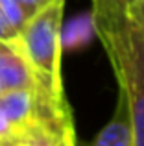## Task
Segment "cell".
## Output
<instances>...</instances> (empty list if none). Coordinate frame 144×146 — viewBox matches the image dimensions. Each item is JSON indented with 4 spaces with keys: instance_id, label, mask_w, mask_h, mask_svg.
<instances>
[{
    "instance_id": "obj_8",
    "label": "cell",
    "mask_w": 144,
    "mask_h": 146,
    "mask_svg": "<svg viewBox=\"0 0 144 146\" xmlns=\"http://www.w3.org/2000/svg\"><path fill=\"white\" fill-rule=\"evenodd\" d=\"M17 143H18V131L9 122V118L4 115V111L0 109V146L17 144Z\"/></svg>"
},
{
    "instance_id": "obj_1",
    "label": "cell",
    "mask_w": 144,
    "mask_h": 146,
    "mask_svg": "<svg viewBox=\"0 0 144 146\" xmlns=\"http://www.w3.org/2000/svg\"><path fill=\"white\" fill-rule=\"evenodd\" d=\"M90 17L129 109L135 146H144V35L126 0H90Z\"/></svg>"
},
{
    "instance_id": "obj_11",
    "label": "cell",
    "mask_w": 144,
    "mask_h": 146,
    "mask_svg": "<svg viewBox=\"0 0 144 146\" xmlns=\"http://www.w3.org/2000/svg\"><path fill=\"white\" fill-rule=\"evenodd\" d=\"M18 2L24 6V9L28 11V15L32 17L33 13H37L39 9H43L44 6H48V4H52L54 0H18Z\"/></svg>"
},
{
    "instance_id": "obj_14",
    "label": "cell",
    "mask_w": 144,
    "mask_h": 146,
    "mask_svg": "<svg viewBox=\"0 0 144 146\" xmlns=\"http://www.w3.org/2000/svg\"><path fill=\"white\" fill-rule=\"evenodd\" d=\"M6 146H18V144H6Z\"/></svg>"
},
{
    "instance_id": "obj_13",
    "label": "cell",
    "mask_w": 144,
    "mask_h": 146,
    "mask_svg": "<svg viewBox=\"0 0 144 146\" xmlns=\"http://www.w3.org/2000/svg\"><path fill=\"white\" fill-rule=\"evenodd\" d=\"M4 91H6V89H4V85H2V83H0V94H2Z\"/></svg>"
},
{
    "instance_id": "obj_2",
    "label": "cell",
    "mask_w": 144,
    "mask_h": 146,
    "mask_svg": "<svg viewBox=\"0 0 144 146\" xmlns=\"http://www.w3.org/2000/svg\"><path fill=\"white\" fill-rule=\"evenodd\" d=\"M63 9L65 0H54L33 13L17 35L18 44L35 70L41 87L59 98H65L61 78Z\"/></svg>"
},
{
    "instance_id": "obj_5",
    "label": "cell",
    "mask_w": 144,
    "mask_h": 146,
    "mask_svg": "<svg viewBox=\"0 0 144 146\" xmlns=\"http://www.w3.org/2000/svg\"><path fill=\"white\" fill-rule=\"evenodd\" d=\"M18 146H76L72 118L55 126H35L18 139Z\"/></svg>"
},
{
    "instance_id": "obj_10",
    "label": "cell",
    "mask_w": 144,
    "mask_h": 146,
    "mask_svg": "<svg viewBox=\"0 0 144 146\" xmlns=\"http://www.w3.org/2000/svg\"><path fill=\"white\" fill-rule=\"evenodd\" d=\"M18 32L13 28V26L7 22V19L2 15L0 11V41H7V39H17Z\"/></svg>"
},
{
    "instance_id": "obj_12",
    "label": "cell",
    "mask_w": 144,
    "mask_h": 146,
    "mask_svg": "<svg viewBox=\"0 0 144 146\" xmlns=\"http://www.w3.org/2000/svg\"><path fill=\"white\" fill-rule=\"evenodd\" d=\"M133 2H137V0H126V4L129 6V4H133Z\"/></svg>"
},
{
    "instance_id": "obj_3",
    "label": "cell",
    "mask_w": 144,
    "mask_h": 146,
    "mask_svg": "<svg viewBox=\"0 0 144 146\" xmlns=\"http://www.w3.org/2000/svg\"><path fill=\"white\" fill-rule=\"evenodd\" d=\"M0 83L4 89L41 87L35 70L17 39L0 41Z\"/></svg>"
},
{
    "instance_id": "obj_9",
    "label": "cell",
    "mask_w": 144,
    "mask_h": 146,
    "mask_svg": "<svg viewBox=\"0 0 144 146\" xmlns=\"http://www.w3.org/2000/svg\"><path fill=\"white\" fill-rule=\"evenodd\" d=\"M127 11H129L131 19L137 22V26L141 28V32L144 35V0H137V2L129 4V6H127Z\"/></svg>"
},
{
    "instance_id": "obj_6",
    "label": "cell",
    "mask_w": 144,
    "mask_h": 146,
    "mask_svg": "<svg viewBox=\"0 0 144 146\" xmlns=\"http://www.w3.org/2000/svg\"><path fill=\"white\" fill-rule=\"evenodd\" d=\"M92 33H94V22H92V17H90V13H89L87 17L76 19L69 26V32H65V35L61 33V43L70 44V46L81 44V43L90 41Z\"/></svg>"
},
{
    "instance_id": "obj_7",
    "label": "cell",
    "mask_w": 144,
    "mask_h": 146,
    "mask_svg": "<svg viewBox=\"0 0 144 146\" xmlns=\"http://www.w3.org/2000/svg\"><path fill=\"white\" fill-rule=\"evenodd\" d=\"M0 11L17 32H20L24 28V24L30 19L28 11L24 9V6L18 0H0Z\"/></svg>"
},
{
    "instance_id": "obj_4",
    "label": "cell",
    "mask_w": 144,
    "mask_h": 146,
    "mask_svg": "<svg viewBox=\"0 0 144 146\" xmlns=\"http://www.w3.org/2000/svg\"><path fill=\"white\" fill-rule=\"evenodd\" d=\"M90 146H135L129 109L122 94H118L115 117L102 128V131L94 137Z\"/></svg>"
}]
</instances>
